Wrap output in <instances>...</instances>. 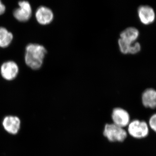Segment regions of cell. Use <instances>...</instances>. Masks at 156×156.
<instances>
[{"label": "cell", "mask_w": 156, "mask_h": 156, "mask_svg": "<svg viewBox=\"0 0 156 156\" xmlns=\"http://www.w3.org/2000/svg\"><path fill=\"white\" fill-rule=\"evenodd\" d=\"M47 53V50L42 45L36 44H29L26 48V63L32 69H40Z\"/></svg>", "instance_id": "cell-1"}, {"label": "cell", "mask_w": 156, "mask_h": 156, "mask_svg": "<svg viewBox=\"0 0 156 156\" xmlns=\"http://www.w3.org/2000/svg\"><path fill=\"white\" fill-rule=\"evenodd\" d=\"M103 134L112 142H122L127 136L126 131L122 128L114 124H106L105 127Z\"/></svg>", "instance_id": "cell-2"}, {"label": "cell", "mask_w": 156, "mask_h": 156, "mask_svg": "<svg viewBox=\"0 0 156 156\" xmlns=\"http://www.w3.org/2000/svg\"><path fill=\"white\" fill-rule=\"evenodd\" d=\"M128 131L131 136L136 138H144L149 133L147 123L138 120H134L129 124Z\"/></svg>", "instance_id": "cell-3"}, {"label": "cell", "mask_w": 156, "mask_h": 156, "mask_svg": "<svg viewBox=\"0 0 156 156\" xmlns=\"http://www.w3.org/2000/svg\"><path fill=\"white\" fill-rule=\"evenodd\" d=\"M19 7L14 11V16L18 21L26 22L30 19L32 15V8L27 1H20L18 3Z\"/></svg>", "instance_id": "cell-4"}, {"label": "cell", "mask_w": 156, "mask_h": 156, "mask_svg": "<svg viewBox=\"0 0 156 156\" xmlns=\"http://www.w3.org/2000/svg\"><path fill=\"white\" fill-rule=\"evenodd\" d=\"M19 71L18 66L14 61L4 62L1 68L2 76L7 80H12L17 77Z\"/></svg>", "instance_id": "cell-5"}, {"label": "cell", "mask_w": 156, "mask_h": 156, "mask_svg": "<svg viewBox=\"0 0 156 156\" xmlns=\"http://www.w3.org/2000/svg\"><path fill=\"white\" fill-rule=\"evenodd\" d=\"M37 21L43 25H48L53 21L54 14L48 7L41 6L37 9L35 14Z\"/></svg>", "instance_id": "cell-6"}, {"label": "cell", "mask_w": 156, "mask_h": 156, "mask_svg": "<svg viewBox=\"0 0 156 156\" xmlns=\"http://www.w3.org/2000/svg\"><path fill=\"white\" fill-rule=\"evenodd\" d=\"M137 13L140 22L145 25L152 23L155 19L154 11L153 9L150 6H140L137 10Z\"/></svg>", "instance_id": "cell-7"}, {"label": "cell", "mask_w": 156, "mask_h": 156, "mask_svg": "<svg viewBox=\"0 0 156 156\" xmlns=\"http://www.w3.org/2000/svg\"><path fill=\"white\" fill-rule=\"evenodd\" d=\"M112 119L114 124L122 128L127 126L130 121L128 112L119 108L114 109L112 113Z\"/></svg>", "instance_id": "cell-8"}, {"label": "cell", "mask_w": 156, "mask_h": 156, "mask_svg": "<svg viewBox=\"0 0 156 156\" xmlns=\"http://www.w3.org/2000/svg\"><path fill=\"white\" fill-rule=\"evenodd\" d=\"M3 125L6 131L11 134H16L20 127V120L17 117L7 116L5 118Z\"/></svg>", "instance_id": "cell-9"}, {"label": "cell", "mask_w": 156, "mask_h": 156, "mask_svg": "<svg viewBox=\"0 0 156 156\" xmlns=\"http://www.w3.org/2000/svg\"><path fill=\"white\" fill-rule=\"evenodd\" d=\"M118 43L120 51L124 54H136L140 52L141 49L140 44L138 42L130 44L120 38Z\"/></svg>", "instance_id": "cell-10"}, {"label": "cell", "mask_w": 156, "mask_h": 156, "mask_svg": "<svg viewBox=\"0 0 156 156\" xmlns=\"http://www.w3.org/2000/svg\"><path fill=\"white\" fill-rule=\"evenodd\" d=\"M142 103L145 107L151 108H156V90L148 89L143 93Z\"/></svg>", "instance_id": "cell-11"}, {"label": "cell", "mask_w": 156, "mask_h": 156, "mask_svg": "<svg viewBox=\"0 0 156 156\" xmlns=\"http://www.w3.org/2000/svg\"><path fill=\"white\" fill-rule=\"evenodd\" d=\"M139 36L138 30L134 27H128L122 31L120 34V39L127 43H134Z\"/></svg>", "instance_id": "cell-12"}, {"label": "cell", "mask_w": 156, "mask_h": 156, "mask_svg": "<svg viewBox=\"0 0 156 156\" xmlns=\"http://www.w3.org/2000/svg\"><path fill=\"white\" fill-rule=\"evenodd\" d=\"M13 39L11 33L5 27H0V47L5 48L11 44Z\"/></svg>", "instance_id": "cell-13"}, {"label": "cell", "mask_w": 156, "mask_h": 156, "mask_svg": "<svg viewBox=\"0 0 156 156\" xmlns=\"http://www.w3.org/2000/svg\"><path fill=\"white\" fill-rule=\"evenodd\" d=\"M150 126L151 128L156 132V114L151 117L149 121Z\"/></svg>", "instance_id": "cell-14"}, {"label": "cell", "mask_w": 156, "mask_h": 156, "mask_svg": "<svg viewBox=\"0 0 156 156\" xmlns=\"http://www.w3.org/2000/svg\"><path fill=\"white\" fill-rule=\"evenodd\" d=\"M6 8L5 5L0 1V15H2L5 13V11Z\"/></svg>", "instance_id": "cell-15"}]
</instances>
